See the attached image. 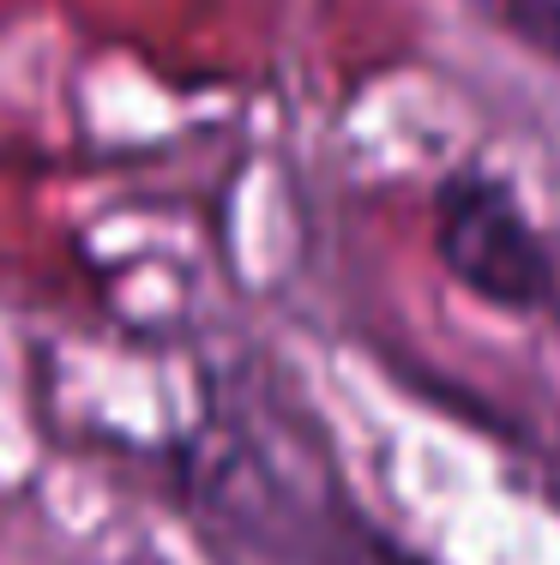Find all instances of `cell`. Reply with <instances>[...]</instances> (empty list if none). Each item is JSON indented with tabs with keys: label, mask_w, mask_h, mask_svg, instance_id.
<instances>
[{
	"label": "cell",
	"mask_w": 560,
	"mask_h": 565,
	"mask_svg": "<svg viewBox=\"0 0 560 565\" xmlns=\"http://www.w3.org/2000/svg\"><path fill=\"white\" fill-rule=\"evenodd\" d=\"M483 7L495 12L525 49H537L542 61L560 66V0H483Z\"/></svg>",
	"instance_id": "cell-2"
},
{
	"label": "cell",
	"mask_w": 560,
	"mask_h": 565,
	"mask_svg": "<svg viewBox=\"0 0 560 565\" xmlns=\"http://www.w3.org/2000/svg\"><path fill=\"white\" fill-rule=\"evenodd\" d=\"M434 253L464 295L500 313H542L554 301V253L513 181L458 169L434 186Z\"/></svg>",
	"instance_id": "cell-1"
}]
</instances>
